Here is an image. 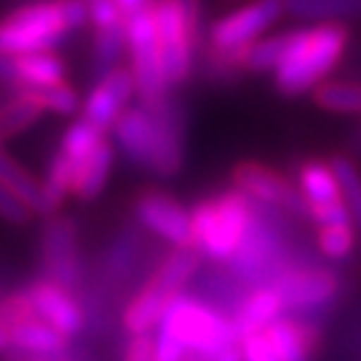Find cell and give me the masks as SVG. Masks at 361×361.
Masks as SVG:
<instances>
[{
    "mask_svg": "<svg viewBox=\"0 0 361 361\" xmlns=\"http://www.w3.org/2000/svg\"><path fill=\"white\" fill-rule=\"evenodd\" d=\"M111 135L116 151L158 178H173L183 169V111L169 96L130 106Z\"/></svg>",
    "mask_w": 361,
    "mask_h": 361,
    "instance_id": "obj_1",
    "label": "cell"
},
{
    "mask_svg": "<svg viewBox=\"0 0 361 361\" xmlns=\"http://www.w3.org/2000/svg\"><path fill=\"white\" fill-rule=\"evenodd\" d=\"M349 43L344 23H311L283 33L281 58L271 73L276 90L288 98L311 93L341 63Z\"/></svg>",
    "mask_w": 361,
    "mask_h": 361,
    "instance_id": "obj_2",
    "label": "cell"
},
{
    "mask_svg": "<svg viewBox=\"0 0 361 361\" xmlns=\"http://www.w3.org/2000/svg\"><path fill=\"white\" fill-rule=\"evenodd\" d=\"M279 216L281 211L254 203V216L248 221L236 254L228 261L236 283H243L248 288L269 286L286 266H291L286 233Z\"/></svg>",
    "mask_w": 361,
    "mask_h": 361,
    "instance_id": "obj_3",
    "label": "cell"
},
{
    "mask_svg": "<svg viewBox=\"0 0 361 361\" xmlns=\"http://www.w3.org/2000/svg\"><path fill=\"white\" fill-rule=\"evenodd\" d=\"M158 334L178 341L188 354L216 361V356L233 344H241L228 314L203 304L191 293H176L166 306Z\"/></svg>",
    "mask_w": 361,
    "mask_h": 361,
    "instance_id": "obj_4",
    "label": "cell"
},
{
    "mask_svg": "<svg viewBox=\"0 0 361 361\" xmlns=\"http://www.w3.org/2000/svg\"><path fill=\"white\" fill-rule=\"evenodd\" d=\"M254 216V201L236 188L203 198L191 209L193 246L203 259L214 264H228Z\"/></svg>",
    "mask_w": 361,
    "mask_h": 361,
    "instance_id": "obj_5",
    "label": "cell"
},
{
    "mask_svg": "<svg viewBox=\"0 0 361 361\" xmlns=\"http://www.w3.org/2000/svg\"><path fill=\"white\" fill-rule=\"evenodd\" d=\"M68 35L61 0H35L0 18V53L28 56L61 45Z\"/></svg>",
    "mask_w": 361,
    "mask_h": 361,
    "instance_id": "obj_6",
    "label": "cell"
},
{
    "mask_svg": "<svg viewBox=\"0 0 361 361\" xmlns=\"http://www.w3.org/2000/svg\"><path fill=\"white\" fill-rule=\"evenodd\" d=\"M161 45V68L166 85L178 88L193 73L196 51L201 40V20L188 16L180 0H156L151 8Z\"/></svg>",
    "mask_w": 361,
    "mask_h": 361,
    "instance_id": "obj_7",
    "label": "cell"
},
{
    "mask_svg": "<svg viewBox=\"0 0 361 361\" xmlns=\"http://www.w3.org/2000/svg\"><path fill=\"white\" fill-rule=\"evenodd\" d=\"M283 13V0H251L214 20L209 28V45L216 61H228L246 45L261 40L281 20Z\"/></svg>",
    "mask_w": 361,
    "mask_h": 361,
    "instance_id": "obj_8",
    "label": "cell"
},
{
    "mask_svg": "<svg viewBox=\"0 0 361 361\" xmlns=\"http://www.w3.org/2000/svg\"><path fill=\"white\" fill-rule=\"evenodd\" d=\"M126 53L130 58V75L135 83V96L141 103H151L169 96V85L161 68V45H158L153 13L143 11L126 20Z\"/></svg>",
    "mask_w": 361,
    "mask_h": 361,
    "instance_id": "obj_9",
    "label": "cell"
},
{
    "mask_svg": "<svg viewBox=\"0 0 361 361\" xmlns=\"http://www.w3.org/2000/svg\"><path fill=\"white\" fill-rule=\"evenodd\" d=\"M279 293L283 314L311 316L334 304L341 288V279L334 269L324 266H286L274 281L269 283Z\"/></svg>",
    "mask_w": 361,
    "mask_h": 361,
    "instance_id": "obj_10",
    "label": "cell"
},
{
    "mask_svg": "<svg viewBox=\"0 0 361 361\" xmlns=\"http://www.w3.org/2000/svg\"><path fill=\"white\" fill-rule=\"evenodd\" d=\"M231 183L236 191H241L254 203L306 219V201L296 183L259 161H241L233 166Z\"/></svg>",
    "mask_w": 361,
    "mask_h": 361,
    "instance_id": "obj_11",
    "label": "cell"
},
{
    "mask_svg": "<svg viewBox=\"0 0 361 361\" xmlns=\"http://www.w3.org/2000/svg\"><path fill=\"white\" fill-rule=\"evenodd\" d=\"M133 219L148 233L173 248L193 246L191 211L183 209V203L176 196L158 188H146L133 198Z\"/></svg>",
    "mask_w": 361,
    "mask_h": 361,
    "instance_id": "obj_12",
    "label": "cell"
},
{
    "mask_svg": "<svg viewBox=\"0 0 361 361\" xmlns=\"http://www.w3.org/2000/svg\"><path fill=\"white\" fill-rule=\"evenodd\" d=\"M40 261L45 279L73 291L80 281L78 226L71 216H48L40 233Z\"/></svg>",
    "mask_w": 361,
    "mask_h": 361,
    "instance_id": "obj_13",
    "label": "cell"
},
{
    "mask_svg": "<svg viewBox=\"0 0 361 361\" xmlns=\"http://www.w3.org/2000/svg\"><path fill=\"white\" fill-rule=\"evenodd\" d=\"M135 96V83L128 68L118 66L108 71L106 75L96 80V85L85 93L80 103V118L96 126L98 130L108 133L116 126V121L130 108Z\"/></svg>",
    "mask_w": 361,
    "mask_h": 361,
    "instance_id": "obj_14",
    "label": "cell"
},
{
    "mask_svg": "<svg viewBox=\"0 0 361 361\" xmlns=\"http://www.w3.org/2000/svg\"><path fill=\"white\" fill-rule=\"evenodd\" d=\"M30 301H33L35 316L40 322H45L48 326H53L58 334H63L66 338H73L83 331L85 316L80 304L75 301L73 291L58 286L51 279H40V281L28 286Z\"/></svg>",
    "mask_w": 361,
    "mask_h": 361,
    "instance_id": "obj_15",
    "label": "cell"
},
{
    "mask_svg": "<svg viewBox=\"0 0 361 361\" xmlns=\"http://www.w3.org/2000/svg\"><path fill=\"white\" fill-rule=\"evenodd\" d=\"M279 361H314L319 349V329L311 322H299L296 316L283 314L269 324L264 331Z\"/></svg>",
    "mask_w": 361,
    "mask_h": 361,
    "instance_id": "obj_16",
    "label": "cell"
},
{
    "mask_svg": "<svg viewBox=\"0 0 361 361\" xmlns=\"http://www.w3.org/2000/svg\"><path fill=\"white\" fill-rule=\"evenodd\" d=\"M279 316H283V304L279 299V293L271 286H256L238 301V306L231 314V322L238 341H243L248 336L264 334L269 324L276 322Z\"/></svg>",
    "mask_w": 361,
    "mask_h": 361,
    "instance_id": "obj_17",
    "label": "cell"
},
{
    "mask_svg": "<svg viewBox=\"0 0 361 361\" xmlns=\"http://www.w3.org/2000/svg\"><path fill=\"white\" fill-rule=\"evenodd\" d=\"M113 164H116V146L106 138L88 158H83L75 166L73 183H71V196L75 201H93V198L101 196L108 178H111Z\"/></svg>",
    "mask_w": 361,
    "mask_h": 361,
    "instance_id": "obj_18",
    "label": "cell"
},
{
    "mask_svg": "<svg viewBox=\"0 0 361 361\" xmlns=\"http://www.w3.org/2000/svg\"><path fill=\"white\" fill-rule=\"evenodd\" d=\"M173 293H169L164 286H158L153 279H148L146 286L135 293L130 304L123 311V326L130 336H138V334H151L153 329L161 324V316H164L166 306L171 304Z\"/></svg>",
    "mask_w": 361,
    "mask_h": 361,
    "instance_id": "obj_19",
    "label": "cell"
},
{
    "mask_svg": "<svg viewBox=\"0 0 361 361\" xmlns=\"http://www.w3.org/2000/svg\"><path fill=\"white\" fill-rule=\"evenodd\" d=\"M296 188H299L306 201V214H309L311 206H329V203L344 201L331 164L319 161V158H311V161H304L299 166Z\"/></svg>",
    "mask_w": 361,
    "mask_h": 361,
    "instance_id": "obj_20",
    "label": "cell"
},
{
    "mask_svg": "<svg viewBox=\"0 0 361 361\" xmlns=\"http://www.w3.org/2000/svg\"><path fill=\"white\" fill-rule=\"evenodd\" d=\"M16 88H51L66 83V63L53 51L16 56Z\"/></svg>",
    "mask_w": 361,
    "mask_h": 361,
    "instance_id": "obj_21",
    "label": "cell"
},
{
    "mask_svg": "<svg viewBox=\"0 0 361 361\" xmlns=\"http://www.w3.org/2000/svg\"><path fill=\"white\" fill-rule=\"evenodd\" d=\"M68 338L40 319H30L11 329V349L28 356H58L66 349Z\"/></svg>",
    "mask_w": 361,
    "mask_h": 361,
    "instance_id": "obj_22",
    "label": "cell"
},
{
    "mask_svg": "<svg viewBox=\"0 0 361 361\" xmlns=\"http://www.w3.org/2000/svg\"><path fill=\"white\" fill-rule=\"evenodd\" d=\"M201 261H203V254L196 246L173 248V251L166 254V259L156 266L151 279L158 283V286H164L166 291L176 296V293L183 291V286L198 274Z\"/></svg>",
    "mask_w": 361,
    "mask_h": 361,
    "instance_id": "obj_23",
    "label": "cell"
},
{
    "mask_svg": "<svg viewBox=\"0 0 361 361\" xmlns=\"http://www.w3.org/2000/svg\"><path fill=\"white\" fill-rule=\"evenodd\" d=\"M0 186H6L8 191L16 193L25 206H30V211L35 216L43 214V188H40V180L23 169L3 146H0Z\"/></svg>",
    "mask_w": 361,
    "mask_h": 361,
    "instance_id": "obj_24",
    "label": "cell"
},
{
    "mask_svg": "<svg viewBox=\"0 0 361 361\" xmlns=\"http://www.w3.org/2000/svg\"><path fill=\"white\" fill-rule=\"evenodd\" d=\"M43 113H45L43 108H40L25 90L13 88L11 101L0 106V141L16 138V135L33 128V126L43 118Z\"/></svg>",
    "mask_w": 361,
    "mask_h": 361,
    "instance_id": "obj_25",
    "label": "cell"
},
{
    "mask_svg": "<svg viewBox=\"0 0 361 361\" xmlns=\"http://www.w3.org/2000/svg\"><path fill=\"white\" fill-rule=\"evenodd\" d=\"M361 0H283V11L296 20L309 23H341L356 16Z\"/></svg>",
    "mask_w": 361,
    "mask_h": 361,
    "instance_id": "obj_26",
    "label": "cell"
},
{
    "mask_svg": "<svg viewBox=\"0 0 361 361\" xmlns=\"http://www.w3.org/2000/svg\"><path fill=\"white\" fill-rule=\"evenodd\" d=\"M141 254V236L135 228H123L118 236L113 238V243L108 246L106 259H103V274L111 283H118L133 271L135 261Z\"/></svg>",
    "mask_w": 361,
    "mask_h": 361,
    "instance_id": "obj_27",
    "label": "cell"
},
{
    "mask_svg": "<svg viewBox=\"0 0 361 361\" xmlns=\"http://www.w3.org/2000/svg\"><path fill=\"white\" fill-rule=\"evenodd\" d=\"M311 101L329 113H361V85L349 80H322L311 90Z\"/></svg>",
    "mask_w": 361,
    "mask_h": 361,
    "instance_id": "obj_28",
    "label": "cell"
},
{
    "mask_svg": "<svg viewBox=\"0 0 361 361\" xmlns=\"http://www.w3.org/2000/svg\"><path fill=\"white\" fill-rule=\"evenodd\" d=\"M126 56V25L116 30H96L93 35V48H90V61H93V71L106 75L108 71L121 66V58Z\"/></svg>",
    "mask_w": 361,
    "mask_h": 361,
    "instance_id": "obj_29",
    "label": "cell"
},
{
    "mask_svg": "<svg viewBox=\"0 0 361 361\" xmlns=\"http://www.w3.org/2000/svg\"><path fill=\"white\" fill-rule=\"evenodd\" d=\"M334 176L338 180V188H341V198H344L346 209L351 214L356 231H361V171L356 169V164L346 156H334L331 161Z\"/></svg>",
    "mask_w": 361,
    "mask_h": 361,
    "instance_id": "obj_30",
    "label": "cell"
},
{
    "mask_svg": "<svg viewBox=\"0 0 361 361\" xmlns=\"http://www.w3.org/2000/svg\"><path fill=\"white\" fill-rule=\"evenodd\" d=\"M103 141H106V133H103V130H98L96 126H90L88 121L78 118L68 126L66 133H63L61 151L66 153L75 166H78L80 161L88 158Z\"/></svg>",
    "mask_w": 361,
    "mask_h": 361,
    "instance_id": "obj_31",
    "label": "cell"
},
{
    "mask_svg": "<svg viewBox=\"0 0 361 361\" xmlns=\"http://www.w3.org/2000/svg\"><path fill=\"white\" fill-rule=\"evenodd\" d=\"M25 90L45 113H56V116H75L80 111V96L73 85L68 83H58L51 88H20Z\"/></svg>",
    "mask_w": 361,
    "mask_h": 361,
    "instance_id": "obj_32",
    "label": "cell"
},
{
    "mask_svg": "<svg viewBox=\"0 0 361 361\" xmlns=\"http://www.w3.org/2000/svg\"><path fill=\"white\" fill-rule=\"evenodd\" d=\"M316 243L322 256L329 261H346L356 248V226L354 224H336L322 226L316 233Z\"/></svg>",
    "mask_w": 361,
    "mask_h": 361,
    "instance_id": "obj_33",
    "label": "cell"
},
{
    "mask_svg": "<svg viewBox=\"0 0 361 361\" xmlns=\"http://www.w3.org/2000/svg\"><path fill=\"white\" fill-rule=\"evenodd\" d=\"M30 319H38L33 309V301H30L28 288H20V291L8 293L6 299H0V326L11 331L18 324H25Z\"/></svg>",
    "mask_w": 361,
    "mask_h": 361,
    "instance_id": "obj_34",
    "label": "cell"
},
{
    "mask_svg": "<svg viewBox=\"0 0 361 361\" xmlns=\"http://www.w3.org/2000/svg\"><path fill=\"white\" fill-rule=\"evenodd\" d=\"M85 6H88V23L93 25V30H116L126 25V18L121 16L113 0H85Z\"/></svg>",
    "mask_w": 361,
    "mask_h": 361,
    "instance_id": "obj_35",
    "label": "cell"
},
{
    "mask_svg": "<svg viewBox=\"0 0 361 361\" xmlns=\"http://www.w3.org/2000/svg\"><path fill=\"white\" fill-rule=\"evenodd\" d=\"M0 219L13 226H25L35 219V214L30 211V206H25V203L16 196V193L8 191L6 186H0Z\"/></svg>",
    "mask_w": 361,
    "mask_h": 361,
    "instance_id": "obj_36",
    "label": "cell"
},
{
    "mask_svg": "<svg viewBox=\"0 0 361 361\" xmlns=\"http://www.w3.org/2000/svg\"><path fill=\"white\" fill-rule=\"evenodd\" d=\"M241 354H243V361H279L276 354H274V349H271L269 338H266L264 334L243 338Z\"/></svg>",
    "mask_w": 361,
    "mask_h": 361,
    "instance_id": "obj_37",
    "label": "cell"
},
{
    "mask_svg": "<svg viewBox=\"0 0 361 361\" xmlns=\"http://www.w3.org/2000/svg\"><path fill=\"white\" fill-rule=\"evenodd\" d=\"M156 356V336L151 334H138L126 346L123 361H153Z\"/></svg>",
    "mask_w": 361,
    "mask_h": 361,
    "instance_id": "obj_38",
    "label": "cell"
},
{
    "mask_svg": "<svg viewBox=\"0 0 361 361\" xmlns=\"http://www.w3.org/2000/svg\"><path fill=\"white\" fill-rule=\"evenodd\" d=\"M63 8V20H66L68 33H75L88 23V6L85 0H61Z\"/></svg>",
    "mask_w": 361,
    "mask_h": 361,
    "instance_id": "obj_39",
    "label": "cell"
},
{
    "mask_svg": "<svg viewBox=\"0 0 361 361\" xmlns=\"http://www.w3.org/2000/svg\"><path fill=\"white\" fill-rule=\"evenodd\" d=\"M116 6H118V11H121V16L128 20V18H133V16H138V13H143V11H151L153 8V3L156 0H113Z\"/></svg>",
    "mask_w": 361,
    "mask_h": 361,
    "instance_id": "obj_40",
    "label": "cell"
},
{
    "mask_svg": "<svg viewBox=\"0 0 361 361\" xmlns=\"http://www.w3.org/2000/svg\"><path fill=\"white\" fill-rule=\"evenodd\" d=\"M0 83L16 88V61L3 53H0Z\"/></svg>",
    "mask_w": 361,
    "mask_h": 361,
    "instance_id": "obj_41",
    "label": "cell"
},
{
    "mask_svg": "<svg viewBox=\"0 0 361 361\" xmlns=\"http://www.w3.org/2000/svg\"><path fill=\"white\" fill-rule=\"evenodd\" d=\"M216 361H243L241 344H233V346H228V349H224L219 356H216Z\"/></svg>",
    "mask_w": 361,
    "mask_h": 361,
    "instance_id": "obj_42",
    "label": "cell"
},
{
    "mask_svg": "<svg viewBox=\"0 0 361 361\" xmlns=\"http://www.w3.org/2000/svg\"><path fill=\"white\" fill-rule=\"evenodd\" d=\"M8 349H11V331L0 326V351H8Z\"/></svg>",
    "mask_w": 361,
    "mask_h": 361,
    "instance_id": "obj_43",
    "label": "cell"
},
{
    "mask_svg": "<svg viewBox=\"0 0 361 361\" xmlns=\"http://www.w3.org/2000/svg\"><path fill=\"white\" fill-rule=\"evenodd\" d=\"M186 361H209V359H203V356H198V354H188Z\"/></svg>",
    "mask_w": 361,
    "mask_h": 361,
    "instance_id": "obj_44",
    "label": "cell"
}]
</instances>
